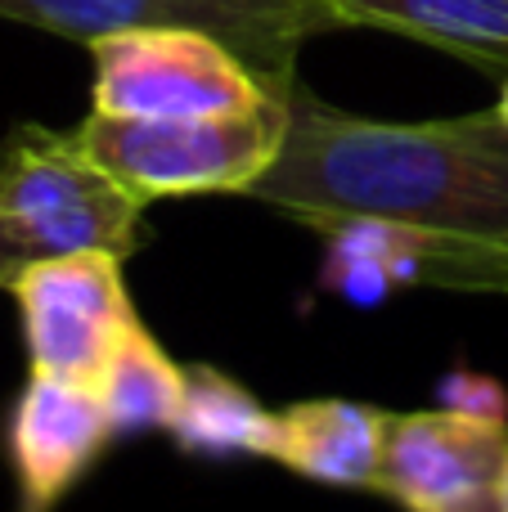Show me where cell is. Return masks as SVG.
Segmentation results:
<instances>
[{
	"label": "cell",
	"instance_id": "7",
	"mask_svg": "<svg viewBox=\"0 0 508 512\" xmlns=\"http://www.w3.org/2000/svg\"><path fill=\"white\" fill-rule=\"evenodd\" d=\"M504 450L508 414L500 405L392 414L374 490L405 512H495Z\"/></svg>",
	"mask_w": 508,
	"mask_h": 512
},
{
	"label": "cell",
	"instance_id": "9",
	"mask_svg": "<svg viewBox=\"0 0 508 512\" xmlns=\"http://www.w3.org/2000/svg\"><path fill=\"white\" fill-rule=\"evenodd\" d=\"M392 414L360 400L320 396L275 409L270 418L266 459L315 486L333 490H374L383 468V445Z\"/></svg>",
	"mask_w": 508,
	"mask_h": 512
},
{
	"label": "cell",
	"instance_id": "12",
	"mask_svg": "<svg viewBox=\"0 0 508 512\" xmlns=\"http://www.w3.org/2000/svg\"><path fill=\"white\" fill-rule=\"evenodd\" d=\"M270 418H275V409H266L230 373L189 369L185 405L171 423V436L185 454H252V459H266Z\"/></svg>",
	"mask_w": 508,
	"mask_h": 512
},
{
	"label": "cell",
	"instance_id": "5",
	"mask_svg": "<svg viewBox=\"0 0 508 512\" xmlns=\"http://www.w3.org/2000/svg\"><path fill=\"white\" fill-rule=\"evenodd\" d=\"M0 18L81 45L144 23L203 27L234 45L279 99L297 86L302 45L338 32L320 0H0Z\"/></svg>",
	"mask_w": 508,
	"mask_h": 512
},
{
	"label": "cell",
	"instance_id": "8",
	"mask_svg": "<svg viewBox=\"0 0 508 512\" xmlns=\"http://www.w3.org/2000/svg\"><path fill=\"white\" fill-rule=\"evenodd\" d=\"M108 436H113V423L95 382L36 369L27 373V387L18 391L5 427L9 468L18 481V512H54V504L104 454Z\"/></svg>",
	"mask_w": 508,
	"mask_h": 512
},
{
	"label": "cell",
	"instance_id": "10",
	"mask_svg": "<svg viewBox=\"0 0 508 512\" xmlns=\"http://www.w3.org/2000/svg\"><path fill=\"white\" fill-rule=\"evenodd\" d=\"M333 27L410 36L441 54L508 77V0H320Z\"/></svg>",
	"mask_w": 508,
	"mask_h": 512
},
{
	"label": "cell",
	"instance_id": "3",
	"mask_svg": "<svg viewBox=\"0 0 508 512\" xmlns=\"http://www.w3.org/2000/svg\"><path fill=\"white\" fill-rule=\"evenodd\" d=\"M288 131V99L230 117H108L72 126L90 162L122 180L135 198L252 194Z\"/></svg>",
	"mask_w": 508,
	"mask_h": 512
},
{
	"label": "cell",
	"instance_id": "6",
	"mask_svg": "<svg viewBox=\"0 0 508 512\" xmlns=\"http://www.w3.org/2000/svg\"><path fill=\"white\" fill-rule=\"evenodd\" d=\"M9 297L18 301L27 364L59 378L95 382L117 342L144 324L126 292L122 256L95 248L27 265Z\"/></svg>",
	"mask_w": 508,
	"mask_h": 512
},
{
	"label": "cell",
	"instance_id": "1",
	"mask_svg": "<svg viewBox=\"0 0 508 512\" xmlns=\"http://www.w3.org/2000/svg\"><path fill=\"white\" fill-rule=\"evenodd\" d=\"M248 198L320 234L356 221L414 234L437 243L423 252V279L508 292V122L495 108L383 122L297 81L284 144Z\"/></svg>",
	"mask_w": 508,
	"mask_h": 512
},
{
	"label": "cell",
	"instance_id": "13",
	"mask_svg": "<svg viewBox=\"0 0 508 512\" xmlns=\"http://www.w3.org/2000/svg\"><path fill=\"white\" fill-rule=\"evenodd\" d=\"M495 512H508V450L500 463V477H495Z\"/></svg>",
	"mask_w": 508,
	"mask_h": 512
},
{
	"label": "cell",
	"instance_id": "14",
	"mask_svg": "<svg viewBox=\"0 0 508 512\" xmlns=\"http://www.w3.org/2000/svg\"><path fill=\"white\" fill-rule=\"evenodd\" d=\"M495 113L508 122V77H504V86H500V99H495Z\"/></svg>",
	"mask_w": 508,
	"mask_h": 512
},
{
	"label": "cell",
	"instance_id": "4",
	"mask_svg": "<svg viewBox=\"0 0 508 512\" xmlns=\"http://www.w3.org/2000/svg\"><path fill=\"white\" fill-rule=\"evenodd\" d=\"M95 63L90 113L230 117L279 99L234 45L203 27L144 23L86 45Z\"/></svg>",
	"mask_w": 508,
	"mask_h": 512
},
{
	"label": "cell",
	"instance_id": "2",
	"mask_svg": "<svg viewBox=\"0 0 508 512\" xmlns=\"http://www.w3.org/2000/svg\"><path fill=\"white\" fill-rule=\"evenodd\" d=\"M144 198L86 158L72 131L23 122L0 140V288L68 252L135 256Z\"/></svg>",
	"mask_w": 508,
	"mask_h": 512
},
{
	"label": "cell",
	"instance_id": "11",
	"mask_svg": "<svg viewBox=\"0 0 508 512\" xmlns=\"http://www.w3.org/2000/svg\"><path fill=\"white\" fill-rule=\"evenodd\" d=\"M189 369H180L149 328H131L99 369L95 391L104 400V414L113 423V436L126 432H171L180 405H185Z\"/></svg>",
	"mask_w": 508,
	"mask_h": 512
}]
</instances>
